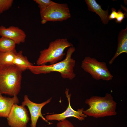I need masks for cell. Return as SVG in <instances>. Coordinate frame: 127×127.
<instances>
[{"mask_svg":"<svg viewBox=\"0 0 127 127\" xmlns=\"http://www.w3.org/2000/svg\"><path fill=\"white\" fill-rule=\"evenodd\" d=\"M117 13L115 18V21L116 23L120 24L122 22L123 20L125 18V13H123L120 9L118 10Z\"/></svg>","mask_w":127,"mask_h":127,"instance_id":"cell-20","label":"cell"},{"mask_svg":"<svg viewBox=\"0 0 127 127\" xmlns=\"http://www.w3.org/2000/svg\"><path fill=\"white\" fill-rule=\"evenodd\" d=\"M22 72L14 65H1L0 94L17 96L21 88Z\"/></svg>","mask_w":127,"mask_h":127,"instance_id":"cell-2","label":"cell"},{"mask_svg":"<svg viewBox=\"0 0 127 127\" xmlns=\"http://www.w3.org/2000/svg\"><path fill=\"white\" fill-rule=\"evenodd\" d=\"M17 53L15 49L7 52H0L1 65H13L14 60Z\"/></svg>","mask_w":127,"mask_h":127,"instance_id":"cell-15","label":"cell"},{"mask_svg":"<svg viewBox=\"0 0 127 127\" xmlns=\"http://www.w3.org/2000/svg\"><path fill=\"white\" fill-rule=\"evenodd\" d=\"M85 103L89 108L83 110L87 116L96 118L116 115L117 103L111 94L107 93L104 97L93 96L87 99Z\"/></svg>","mask_w":127,"mask_h":127,"instance_id":"cell-3","label":"cell"},{"mask_svg":"<svg viewBox=\"0 0 127 127\" xmlns=\"http://www.w3.org/2000/svg\"><path fill=\"white\" fill-rule=\"evenodd\" d=\"M0 36L10 39L17 44L24 43L26 36L24 31L18 27L6 28L3 25L0 26Z\"/></svg>","mask_w":127,"mask_h":127,"instance_id":"cell-10","label":"cell"},{"mask_svg":"<svg viewBox=\"0 0 127 127\" xmlns=\"http://www.w3.org/2000/svg\"><path fill=\"white\" fill-rule=\"evenodd\" d=\"M112 12L110 14L109 16V20H111L116 18L117 14V12L116 10L114 8H112L111 9Z\"/></svg>","mask_w":127,"mask_h":127,"instance_id":"cell-21","label":"cell"},{"mask_svg":"<svg viewBox=\"0 0 127 127\" xmlns=\"http://www.w3.org/2000/svg\"><path fill=\"white\" fill-rule=\"evenodd\" d=\"M118 44L116 51L110 60L109 64H111L115 59L123 53H127V27L122 29L119 33L118 37Z\"/></svg>","mask_w":127,"mask_h":127,"instance_id":"cell-12","label":"cell"},{"mask_svg":"<svg viewBox=\"0 0 127 127\" xmlns=\"http://www.w3.org/2000/svg\"><path fill=\"white\" fill-rule=\"evenodd\" d=\"M13 65L22 72L28 69L30 66L33 65L27 57L23 55L22 51L17 53L14 60Z\"/></svg>","mask_w":127,"mask_h":127,"instance_id":"cell-14","label":"cell"},{"mask_svg":"<svg viewBox=\"0 0 127 127\" xmlns=\"http://www.w3.org/2000/svg\"><path fill=\"white\" fill-rule=\"evenodd\" d=\"M40 14L43 24L48 21H62L71 17L67 4L56 3L40 12Z\"/></svg>","mask_w":127,"mask_h":127,"instance_id":"cell-6","label":"cell"},{"mask_svg":"<svg viewBox=\"0 0 127 127\" xmlns=\"http://www.w3.org/2000/svg\"><path fill=\"white\" fill-rule=\"evenodd\" d=\"M33 1L38 4L40 13L56 3L51 0H34Z\"/></svg>","mask_w":127,"mask_h":127,"instance_id":"cell-17","label":"cell"},{"mask_svg":"<svg viewBox=\"0 0 127 127\" xmlns=\"http://www.w3.org/2000/svg\"><path fill=\"white\" fill-rule=\"evenodd\" d=\"M16 44L12 40L1 37L0 38V52H5L15 49Z\"/></svg>","mask_w":127,"mask_h":127,"instance_id":"cell-16","label":"cell"},{"mask_svg":"<svg viewBox=\"0 0 127 127\" xmlns=\"http://www.w3.org/2000/svg\"><path fill=\"white\" fill-rule=\"evenodd\" d=\"M13 2V0H0V14L9 9Z\"/></svg>","mask_w":127,"mask_h":127,"instance_id":"cell-18","label":"cell"},{"mask_svg":"<svg viewBox=\"0 0 127 127\" xmlns=\"http://www.w3.org/2000/svg\"><path fill=\"white\" fill-rule=\"evenodd\" d=\"M75 50V47H71L68 50L65 58L62 61L49 65H33L30 66L28 69L32 73L36 75L58 72L60 73L63 78L72 80L76 76L74 71L75 61L71 57Z\"/></svg>","mask_w":127,"mask_h":127,"instance_id":"cell-1","label":"cell"},{"mask_svg":"<svg viewBox=\"0 0 127 127\" xmlns=\"http://www.w3.org/2000/svg\"><path fill=\"white\" fill-rule=\"evenodd\" d=\"M73 46L66 38L57 39L50 43L48 48L41 51L36 61L38 66L46 65L48 63L52 64L61 60L65 54L64 50Z\"/></svg>","mask_w":127,"mask_h":127,"instance_id":"cell-4","label":"cell"},{"mask_svg":"<svg viewBox=\"0 0 127 127\" xmlns=\"http://www.w3.org/2000/svg\"><path fill=\"white\" fill-rule=\"evenodd\" d=\"M19 102L17 96L10 98L3 96L0 94V117L7 118L13 105Z\"/></svg>","mask_w":127,"mask_h":127,"instance_id":"cell-11","label":"cell"},{"mask_svg":"<svg viewBox=\"0 0 127 127\" xmlns=\"http://www.w3.org/2000/svg\"><path fill=\"white\" fill-rule=\"evenodd\" d=\"M7 118L8 124L11 127H26L30 119L25 107L17 104L13 105Z\"/></svg>","mask_w":127,"mask_h":127,"instance_id":"cell-7","label":"cell"},{"mask_svg":"<svg viewBox=\"0 0 127 127\" xmlns=\"http://www.w3.org/2000/svg\"><path fill=\"white\" fill-rule=\"evenodd\" d=\"M88 10L95 13L100 17L102 22L105 24H107L109 20L108 9L106 10H103L101 5L97 3L95 0H85Z\"/></svg>","mask_w":127,"mask_h":127,"instance_id":"cell-13","label":"cell"},{"mask_svg":"<svg viewBox=\"0 0 127 127\" xmlns=\"http://www.w3.org/2000/svg\"><path fill=\"white\" fill-rule=\"evenodd\" d=\"M56 126L57 127H74L71 122L66 119L59 121Z\"/></svg>","mask_w":127,"mask_h":127,"instance_id":"cell-19","label":"cell"},{"mask_svg":"<svg viewBox=\"0 0 127 127\" xmlns=\"http://www.w3.org/2000/svg\"><path fill=\"white\" fill-rule=\"evenodd\" d=\"M0 66H1V65H0Z\"/></svg>","mask_w":127,"mask_h":127,"instance_id":"cell-22","label":"cell"},{"mask_svg":"<svg viewBox=\"0 0 127 127\" xmlns=\"http://www.w3.org/2000/svg\"><path fill=\"white\" fill-rule=\"evenodd\" d=\"M69 89L66 88L65 93L68 102V105L66 110L64 112L60 114L47 115L46 116V119L48 121L57 120L59 121L70 117H74L80 121H82L84 120L85 118L87 116L83 112L84 110L83 108L78 109L77 111L74 110L72 108L70 103V98L71 94H69Z\"/></svg>","mask_w":127,"mask_h":127,"instance_id":"cell-8","label":"cell"},{"mask_svg":"<svg viewBox=\"0 0 127 127\" xmlns=\"http://www.w3.org/2000/svg\"><path fill=\"white\" fill-rule=\"evenodd\" d=\"M81 67L90 74L94 79L107 81L111 80L113 76L109 70L106 63L100 62L94 58L85 57L82 60Z\"/></svg>","mask_w":127,"mask_h":127,"instance_id":"cell-5","label":"cell"},{"mask_svg":"<svg viewBox=\"0 0 127 127\" xmlns=\"http://www.w3.org/2000/svg\"><path fill=\"white\" fill-rule=\"evenodd\" d=\"M52 99L51 98L42 103H36L31 101L27 95H24V101L22 102L21 105L27 107L29 110L31 117V127H36L38 120L40 117L46 122L50 124L43 116L41 110L44 105L50 102Z\"/></svg>","mask_w":127,"mask_h":127,"instance_id":"cell-9","label":"cell"}]
</instances>
